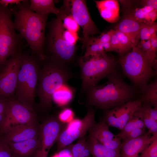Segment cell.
<instances>
[{
  "mask_svg": "<svg viewBox=\"0 0 157 157\" xmlns=\"http://www.w3.org/2000/svg\"><path fill=\"white\" fill-rule=\"evenodd\" d=\"M157 30V26L156 23L154 22L151 24L149 25V31L150 37L156 34Z\"/></svg>",
  "mask_w": 157,
  "mask_h": 157,
  "instance_id": "7bdbcfd3",
  "label": "cell"
},
{
  "mask_svg": "<svg viewBox=\"0 0 157 157\" xmlns=\"http://www.w3.org/2000/svg\"><path fill=\"white\" fill-rule=\"evenodd\" d=\"M89 136L96 139L104 146L120 151V140L110 131L106 122L101 119L89 130Z\"/></svg>",
  "mask_w": 157,
  "mask_h": 157,
  "instance_id": "2e32d148",
  "label": "cell"
},
{
  "mask_svg": "<svg viewBox=\"0 0 157 157\" xmlns=\"http://www.w3.org/2000/svg\"><path fill=\"white\" fill-rule=\"evenodd\" d=\"M140 46H138L142 50L146 53H147L150 50L151 44L149 40L147 41H141L140 42Z\"/></svg>",
  "mask_w": 157,
  "mask_h": 157,
  "instance_id": "ab89813d",
  "label": "cell"
},
{
  "mask_svg": "<svg viewBox=\"0 0 157 157\" xmlns=\"http://www.w3.org/2000/svg\"><path fill=\"white\" fill-rule=\"evenodd\" d=\"M9 99L0 97V126L5 118Z\"/></svg>",
  "mask_w": 157,
  "mask_h": 157,
  "instance_id": "d590c367",
  "label": "cell"
},
{
  "mask_svg": "<svg viewBox=\"0 0 157 157\" xmlns=\"http://www.w3.org/2000/svg\"><path fill=\"white\" fill-rule=\"evenodd\" d=\"M146 133V128H136L127 134L122 140H127L136 138L144 135Z\"/></svg>",
  "mask_w": 157,
  "mask_h": 157,
  "instance_id": "e575fe53",
  "label": "cell"
},
{
  "mask_svg": "<svg viewBox=\"0 0 157 157\" xmlns=\"http://www.w3.org/2000/svg\"><path fill=\"white\" fill-rule=\"evenodd\" d=\"M140 110L148 133L157 135V107H153L149 104H142Z\"/></svg>",
  "mask_w": 157,
  "mask_h": 157,
  "instance_id": "44dd1931",
  "label": "cell"
},
{
  "mask_svg": "<svg viewBox=\"0 0 157 157\" xmlns=\"http://www.w3.org/2000/svg\"><path fill=\"white\" fill-rule=\"evenodd\" d=\"M22 53L10 57L0 68V97L10 99L15 94Z\"/></svg>",
  "mask_w": 157,
  "mask_h": 157,
  "instance_id": "8fae6325",
  "label": "cell"
},
{
  "mask_svg": "<svg viewBox=\"0 0 157 157\" xmlns=\"http://www.w3.org/2000/svg\"><path fill=\"white\" fill-rule=\"evenodd\" d=\"M74 89L67 83L63 85L53 94L52 100L58 105L63 106L69 104L73 99Z\"/></svg>",
  "mask_w": 157,
  "mask_h": 157,
  "instance_id": "cb8c5ba5",
  "label": "cell"
},
{
  "mask_svg": "<svg viewBox=\"0 0 157 157\" xmlns=\"http://www.w3.org/2000/svg\"><path fill=\"white\" fill-rule=\"evenodd\" d=\"M55 0H30V7L33 11L42 15H49L50 13L58 15L59 9L55 5Z\"/></svg>",
  "mask_w": 157,
  "mask_h": 157,
  "instance_id": "603a6c76",
  "label": "cell"
},
{
  "mask_svg": "<svg viewBox=\"0 0 157 157\" xmlns=\"http://www.w3.org/2000/svg\"><path fill=\"white\" fill-rule=\"evenodd\" d=\"M74 113L70 108H66L63 109L58 116L59 120L63 123H68L73 119Z\"/></svg>",
  "mask_w": 157,
  "mask_h": 157,
  "instance_id": "1f68e13d",
  "label": "cell"
},
{
  "mask_svg": "<svg viewBox=\"0 0 157 157\" xmlns=\"http://www.w3.org/2000/svg\"><path fill=\"white\" fill-rule=\"evenodd\" d=\"M41 61L33 54L22 53L15 94L16 100L33 109Z\"/></svg>",
  "mask_w": 157,
  "mask_h": 157,
  "instance_id": "5b68a950",
  "label": "cell"
},
{
  "mask_svg": "<svg viewBox=\"0 0 157 157\" xmlns=\"http://www.w3.org/2000/svg\"><path fill=\"white\" fill-rule=\"evenodd\" d=\"M82 81L81 90L86 92L101 80L117 70V63L106 54L81 57L79 61Z\"/></svg>",
  "mask_w": 157,
  "mask_h": 157,
  "instance_id": "52a82bcc",
  "label": "cell"
},
{
  "mask_svg": "<svg viewBox=\"0 0 157 157\" xmlns=\"http://www.w3.org/2000/svg\"><path fill=\"white\" fill-rule=\"evenodd\" d=\"M16 7V10H13L14 28L21 38L26 40L33 54L40 60H44L45 32L48 15L38 14L32 11L29 0H23Z\"/></svg>",
  "mask_w": 157,
  "mask_h": 157,
  "instance_id": "6da1fadb",
  "label": "cell"
},
{
  "mask_svg": "<svg viewBox=\"0 0 157 157\" xmlns=\"http://www.w3.org/2000/svg\"><path fill=\"white\" fill-rule=\"evenodd\" d=\"M142 104L140 99L130 100L121 105L104 110L102 119L108 126L121 131L133 113L141 108Z\"/></svg>",
  "mask_w": 157,
  "mask_h": 157,
  "instance_id": "5bb4252c",
  "label": "cell"
},
{
  "mask_svg": "<svg viewBox=\"0 0 157 157\" xmlns=\"http://www.w3.org/2000/svg\"><path fill=\"white\" fill-rule=\"evenodd\" d=\"M47 27L48 33L45 38L44 47L46 60L68 67L74 59L76 48L75 45L68 43L63 37L64 28L59 13L47 24Z\"/></svg>",
  "mask_w": 157,
  "mask_h": 157,
  "instance_id": "277c9868",
  "label": "cell"
},
{
  "mask_svg": "<svg viewBox=\"0 0 157 157\" xmlns=\"http://www.w3.org/2000/svg\"><path fill=\"white\" fill-rule=\"evenodd\" d=\"M115 31V30L111 29L107 32L101 34L99 38L96 39L98 41L102 43L110 42L111 36Z\"/></svg>",
  "mask_w": 157,
  "mask_h": 157,
  "instance_id": "f35d334b",
  "label": "cell"
},
{
  "mask_svg": "<svg viewBox=\"0 0 157 157\" xmlns=\"http://www.w3.org/2000/svg\"><path fill=\"white\" fill-rule=\"evenodd\" d=\"M140 109L133 113L120 132L116 135L120 140H122L127 134L136 128H146Z\"/></svg>",
  "mask_w": 157,
  "mask_h": 157,
  "instance_id": "484cf974",
  "label": "cell"
},
{
  "mask_svg": "<svg viewBox=\"0 0 157 157\" xmlns=\"http://www.w3.org/2000/svg\"><path fill=\"white\" fill-rule=\"evenodd\" d=\"M110 42L113 48V51L120 54V46L119 40L116 34L115 31L111 36Z\"/></svg>",
  "mask_w": 157,
  "mask_h": 157,
  "instance_id": "74e56055",
  "label": "cell"
},
{
  "mask_svg": "<svg viewBox=\"0 0 157 157\" xmlns=\"http://www.w3.org/2000/svg\"><path fill=\"white\" fill-rule=\"evenodd\" d=\"M107 78L105 83L97 85L86 91V102L89 107L105 110L132 100L135 93L134 88L125 81L117 70Z\"/></svg>",
  "mask_w": 157,
  "mask_h": 157,
  "instance_id": "7a4b0ae2",
  "label": "cell"
},
{
  "mask_svg": "<svg viewBox=\"0 0 157 157\" xmlns=\"http://www.w3.org/2000/svg\"><path fill=\"white\" fill-rule=\"evenodd\" d=\"M119 63L124 75L131 81L135 87L140 90L156 73L151 60L137 46L121 56Z\"/></svg>",
  "mask_w": 157,
  "mask_h": 157,
  "instance_id": "8992f818",
  "label": "cell"
},
{
  "mask_svg": "<svg viewBox=\"0 0 157 157\" xmlns=\"http://www.w3.org/2000/svg\"><path fill=\"white\" fill-rule=\"evenodd\" d=\"M105 52L113 51V48L110 42L102 43Z\"/></svg>",
  "mask_w": 157,
  "mask_h": 157,
  "instance_id": "f6af8a7d",
  "label": "cell"
},
{
  "mask_svg": "<svg viewBox=\"0 0 157 157\" xmlns=\"http://www.w3.org/2000/svg\"><path fill=\"white\" fill-rule=\"evenodd\" d=\"M141 3L144 6H150L157 10V0H142L141 1Z\"/></svg>",
  "mask_w": 157,
  "mask_h": 157,
  "instance_id": "60d3db41",
  "label": "cell"
},
{
  "mask_svg": "<svg viewBox=\"0 0 157 157\" xmlns=\"http://www.w3.org/2000/svg\"><path fill=\"white\" fill-rule=\"evenodd\" d=\"M85 52L82 56L86 57L106 54L102 43L98 41L96 38L90 37L86 42L85 46Z\"/></svg>",
  "mask_w": 157,
  "mask_h": 157,
  "instance_id": "4316f807",
  "label": "cell"
},
{
  "mask_svg": "<svg viewBox=\"0 0 157 157\" xmlns=\"http://www.w3.org/2000/svg\"><path fill=\"white\" fill-rule=\"evenodd\" d=\"M8 144L15 157H36L40 147L38 138Z\"/></svg>",
  "mask_w": 157,
  "mask_h": 157,
  "instance_id": "d6986e66",
  "label": "cell"
},
{
  "mask_svg": "<svg viewBox=\"0 0 157 157\" xmlns=\"http://www.w3.org/2000/svg\"><path fill=\"white\" fill-rule=\"evenodd\" d=\"M95 123V110L92 107H89L82 119H73L65 125L56 141L57 151H61L76 139L85 135Z\"/></svg>",
  "mask_w": 157,
  "mask_h": 157,
  "instance_id": "9c48e42d",
  "label": "cell"
},
{
  "mask_svg": "<svg viewBox=\"0 0 157 157\" xmlns=\"http://www.w3.org/2000/svg\"><path fill=\"white\" fill-rule=\"evenodd\" d=\"M71 14L79 26L82 29V51H84L87 41L99 32V31L91 19L86 3L83 0H69Z\"/></svg>",
  "mask_w": 157,
  "mask_h": 157,
  "instance_id": "4fadbf2b",
  "label": "cell"
},
{
  "mask_svg": "<svg viewBox=\"0 0 157 157\" xmlns=\"http://www.w3.org/2000/svg\"><path fill=\"white\" fill-rule=\"evenodd\" d=\"M140 157H157V138L144 149Z\"/></svg>",
  "mask_w": 157,
  "mask_h": 157,
  "instance_id": "4dcf8cb0",
  "label": "cell"
},
{
  "mask_svg": "<svg viewBox=\"0 0 157 157\" xmlns=\"http://www.w3.org/2000/svg\"><path fill=\"white\" fill-rule=\"evenodd\" d=\"M139 37L141 41L149 40L150 35L149 31V25L148 24L142 23L139 32Z\"/></svg>",
  "mask_w": 157,
  "mask_h": 157,
  "instance_id": "8d00e7d4",
  "label": "cell"
},
{
  "mask_svg": "<svg viewBox=\"0 0 157 157\" xmlns=\"http://www.w3.org/2000/svg\"><path fill=\"white\" fill-rule=\"evenodd\" d=\"M115 31L119 41L120 46V55L121 56L123 55L126 52L129 51L135 46L128 36L120 32Z\"/></svg>",
  "mask_w": 157,
  "mask_h": 157,
  "instance_id": "83f0119b",
  "label": "cell"
},
{
  "mask_svg": "<svg viewBox=\"0 0 157 157\" xmlns=\"http://www.w3.org/2000/svg\"><path fill=\"white\" fill-rule=\"evenodd\" d=\"M142 24L127 14L116 26L114 30L126 35L136 46L140 39L139 32Z\"/></svg>",
  "mask_w": 157,
  "mask_h": 157,
  "instance_id": "ac0fdd59",
  "label": "cell"
},
{
  "mask_svg": "<svg viewBox=\"0 0 157 157\" xmlns=\"http://www.w3.org/2000/svg\"><path fill=\"white\" fill-rule=\"evenodd\" d=\"M63 35L65 40L69 44L72 45L75 44L79 39L77 33L72 32L65 29L64 28Z\"/></svg>",
  "mask_w": 157,
  "mask_h": 157,
  "instance_id": "d6a6232c",
  "label": "cell"
},
{
  "mask_svg": "<svg viewBox=\"0 0 157 157\" xmlns=\"http://www.w3.org/2000/svg\"><path fill=\"white\" fill-rule=\"evenodd\" d=\"M87 142L92 157H120V151L104 146L89 136Z\"/></svg>",
  "mask_w": 157,
  "mask_h": 157,
  "instance_id": "7402d4cb",
  "label": "cell"
},
{
  "mask_svg": "<svg viewBox=\"0 0 157 157\" xmlns=\"http://www.w3.org/2000/svg\"><path fill=\"white\" fill-rule=\"evenodd\" d=\"M37 115L34 109L16 100L9 99L3 121L0 126V135H3L15 126L37 122Z\"/></svg>",
  "mask_w": 157,
  "mask_h": 157,
  "instance_id": "30bf717a",
  "label": "cell"
},
{
  "mask_svg": "<svg viewBox=\"0 0 157 157\" xmlns=\"http://www.w3.org/2000/svg\"><path fill=\"white\" fill-rule=\"evenodd\" d=\"M39 133L40 124L36 122L15 126L5 133L0 135L3 140L8 143L38 138Z\"/></svg>",
  "mask_w": 157,
  "mask_h": 157,
  "instance_id": "9a60e30c",
  "label": "cell"
},
{
  "mask_svg": "<svg viewBox=\"0 0 157 157\" xmlns=\"http://www.w3.org/2000/svg\"><path fill=\"white\" fill-rule=\"evenodd\" d=\"M40 71L37 93L39 106L44 112L52 106V96L55 91L72 78L74 74L67 67L45 60Z\"/></svg>",
  "mask_w": 157,
  "mask_h": 157,
  "instance_id": "3957f363",
  "label": "cell"
},
{
  "mask_svg": "<svg viewBox=\"0 0 157 157\" xmlns=\"http://www.w3.org/2000/svg\"><path fill=\"white\" fill-rule=\"evenodd\" d=\"M65 126L58 116H49L43 120L40 124V147L36 157H47L50 149Z\"/></svg>",
  "mask_w": 157,
  "mask_h": 157,
  "instance_id": "7c38bea8",
  "label": "cell"
},
{
  "mask_svg": "<svg viewBox=\"0 0 157 157\" xmlns=\"http://www.w3.org/2000/svg\"><path fill=\"white\" fill-rule=\"evenodd\" d=\"M78 157H91L88 144L85 149L81 152Z\"/></svg>",
  "mask_w": 157,
  "mask_h": 157,
  "instance_id": "ee69618b",
  "label": "cell"
},
{
  "mask_svg": "<svg viewBox=\"0 0 157 157\" xmlns=\"http://www.w3.org/2000/svg\"><path fill=\"white\" fill-rule=\"evenodd\" d=\"M96 6L101 17L108 22H116L120 18L118 1L116 0L95 1Z\"/></svg>",
  "mask_w": 157,
  "mask_h": 157,
  "instance_id": "ffe728a7",
  "label": "cell"
},
{
  "mask_svg": "<svg viewBox=\"0 0 157 157\" xmlns=\"http://www.w3.org/2000/svg\"><path fill=\"white\" fill-rule=\"evenodd\" d=\"M23 0H0V4L8 6L9 5L15 4L16 5L20 3Z\"/></svg>",
  "mask_w": 157,
  "mask_h": 157,
  "instance_id": "b9f144b4",
  "label": "cell"
},
{
  "mask_svg": "<svg viewBox=\"0 0 157 157\" xmlns=\"http://www.w3.org/2000/svg\"><path fill=\"white\" fill-rule=\"evenodd\" d=\"M155 10L149 6H144L143 8H137L129 12L128 14L131 16L138 21L142 23H145V19L148 14L151 11Z\"/></svg>",
  "mask_w": 157,
  "mask_h": 157,
  "instance_id": "f1b7e54d",
  "label": "cell"
},
{
  "mask_svg": "<svg viewBox=\"0 0 157 157\" xmlns=\"http://www.w3.org/2000/svg\"><path fill=\"white\" fill-rule=\"evenodd\" d=\"M140 100L142 104H149L153 107H157V80L156 78L140 90Z\"/></svg>",
  "mask_w": 157,
  "mask_h": 157,
  "instance_id": "d4e9b609",
  "label": "cell"
},
{
  "mask_svg": "<svg viewBox=\"0 0 157 157\" xmlns=\"http://www.w3.org/2000/svg\"><path fill=\"white\" fill-rule=\"evenodd\" d=\"M87 145V138L85 135L79 138L76 144L70 146L69 149L72 157H78Z\"/></svg>",
  "mask_w": 157,
  "mask_h": 157,
  "instance_id": "f546056e",
  "label": "cell"
},
{
  "mask_svg": "<svg viewBox=\"0 0 157 157\" xmlns=\"http://www.w3.org/2000/svg\"><path fill=\"white\" fill-rule=\"evenodd\" d=\"M0 157H15L8 144L0 135Z\"/></svg>",
  "mask_w": 157,
  "mask_h": 157,
  "instance_id": "836d02e7",
  "label": "cell"
},
{
  "mask_svg": "<svg viewBox=\"0 0 157 157\" xmlns=\"http://www.w3.org/2000/svg\"><path fill=\"white\" fill-rule=\"evenodd\" d=\"M156 138L157 135L151 136L147 132L139 137L123 140L120 157H138L139 154Z\"/></svg>",
  "mask_w": 157,
  "mask_h": 157,
  "instance_id": "e0dca14e",
  "label": "cell"
},
{
  "mask_svg": "<svg viewBox=\"0 0 157 157\" xmlns=\"http://www.w3.org/2000/svg\"><path fill=\"white\" fill-rule=\"evenodd\" d=\"M13 10L0 4V68L8 59L21 52L22 38L15 31Z\"/></svg>",
  "mask_w": 157,
  "mask_h": 157,
  "instance_id": "ba28073f",
  "label": "cell"
}]
</instances>
